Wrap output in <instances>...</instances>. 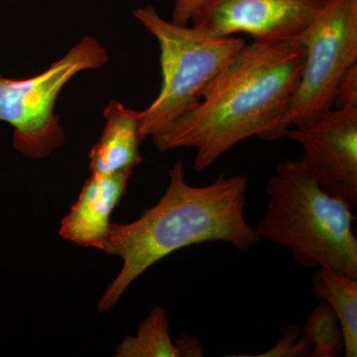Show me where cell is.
Listing matches in <instances>:
<instances>
[{
	"label": "cell",
	"instance_id": "obj_16",
	"mask_svg": "<svg viewBox=\"0 0 357 357\" xmlns=\"http://www.w3.org/2000/svg\"><path fill=\"white\" fill-rule=\"evenodd\" d=\"M213 0H175L172 11V22L189 25L192 20Z\"/></svg>",
	"mask_w": 357,
	"mask_h": 357
},
{
	"label": "cell",
	"instance_id": "obj_13",
	"mask_svg": "<svg viewBox=\"0 0 357 357\" xmlns=\"http://www.w3.org/2000/svg\"><path fill=\"white\" fill-rule=\"evenodd\" d=\"M301 337L309 347L311 357H337L344 354L340 321L332 307L323 301L310 312Z\"/></svg>",
	"mask_w": 357,
	"mask_h": 357
},
{
	"label": "cell",
	"instance_id": "obj_7",
	"mask_svg": "<svg viewBox=\"0 0 357 357\" xmlns=\"http://www.w3.org/2000/svg\"><path fill=\"white\" fill-rule=\"evenodd\" d=\"M299 143L301 161L319 187L357 208V107H333L285 136Z\"/></svg>",
	"mask_w": 357,
	"mask_h": 357
},
{
	"label": "cell",
	"instance_id": "obj_1",
	"mask_svg": "<svg viewBox=\"0 0 357 357\" xmlns=\"http://www.w3.org/2000/svg\"><path fill=\"white\" fill-rule=\"evenodd\" d=\"M304 61L298 40L246 43L201 102L153 138L155 146L195 148L194 168L202 172L241 141L265 140L297 86Z\"/></svg>",
	"mask_w": 357,
	"mask_h": 357
},
{
	"label": "cell",
	"instance_id": "obj_9",
	"mask_svg": "<svg viewBox=\"0 0 357 357\" xmlns=\"http://www.w3.org/2000/svg\"><path fill=\"white\" fill-rule=\"evenodd\" d=\"M133 169L100 175L91 174L76 204L61 222L59 234L70 243L102 249L110 229V215L123 198Z\"/></svg>",
	"mask_w": 357,
	"mask_h": 357
},
{
	"label": "cell",
	"instance_id": "obj_8",
	"mask_svg": "<svg viewBox=\"0 0 357 357\" xmlns=\"http://www.w3.org/2000/svg\"><path fill=\"white\" fill-rule=\"evenodd\" d=\"M328 0H213L192 20L213 36L248 34L255 41H297Z\"/></svg>",
	"mask_w": 357,
	"mask_h": 357
},
{
	"label": "cell",
	"instance_id": "obj_10",
	"mask_svg": "<svg viewBox=\"0 0 357 357\" xmlns=\"http://www.w3.org/2000/svg\"><path fill=\"white\" fill-rule=\"evenodd\" d=\"M105 124L100 140L89 151L91 174L107 175L133 169L142 162L140 143L141 112L110 100L103 110Z\"/></svg>",
	"mask_w": 357,
	"mask_h": 357
},
{
	"label": "cell",
	"instance_id": "obj_14",
	"mask_svg": "<svg viewBox=\"0 0 357 357\" xmlns=\"http://www.w3.org/2000/svg\"><path fill=\"white\" fill-rule=\"evenodd\" d=\"M302 328L299 326L291 325L283 328V333L278 342L268 351L251 357H309L311 351L301 337Z\"/></svg>",
	"mask_w": 357,
	"mask_h": 357
},
{
	"label": "cell",
	"instance_id": "obj_3",
	"mask_svg": "<svg viewBox=\"0 0 357 357\" xmlns=\"http://www.w3.org/2000/svg\"><path fill=\"white\" fill-rule=\"evenodd\" d=\"M260 239L290 251L307 268H328L357 279V238L352 208L324 191L301 159L285 160L267 184Z\"/></svg>",
	"mask_w": 357,
	"mask_h": 357
},
{
	"label": "cell",
	"instance_id": "obj_11",
	"mask_svg": "<svg viewBox=\"0 0 357 357\" xmlns=\"http://www.w3.org/2000/svg\"><path fill=\"white\" fill-rule=\"evenodd\" d=\"M312 291L317 299L332 307L340 321L344 356L356 357L357 279L328 268H318L312 276Z\"/></svg>",
	"mask_w": 357,
	"mask_h": 357
},
{
	"label": "cell",
	"instance_id": "obj_2",
	"mask_svg": "<svg viewBox=\"0 0 357 357\" xmlns=\"http://www.w3.org/2000/svg\"><path fill=\"white\" fill-rule=\"evenodd\" d=\"M246 175L218 176L210 185H190L182 161L169 171V185L158 203L126 225L112 223L100 250L123 264L98 302L100 312L116 306L126 289L155 263L175 251L208 243L248 250L261 239L246 222Z\"/></svg>",
	"mask_w": 357,
	"mask_h": 357
},
{
	"label": "cell",
	"instance_id": "obj_15",
	"mask_svg": "<svg viewBox=\"0 0 357 357\" xmlns=\"http://www.w3.org/2000/svg\"><path fill=\"white\" fill-rule=\"evenodd\" d=\"M335 107H357V63L340 79L335 89Z\"/></svg>",
	"mask_w": 357,
	"mask_h": 357
},
{
	"label": "cell",
	"instance_id": "obj_5",
	"mask_svg": "<svg viewBox=\"0 0 357 357\" xmlns=\"http://www.w3.org/2000/svg\"><path fill=\"white\" fill-rule=\"evenodd\" d=\"M107 49L96 37L84 36L48 69L27 79L0 74V121L13 128V147L31 159L46 158L66 141L55 112L66 84L79 73L98 70L109 62Z\"/></svg>",
	"mask_w": 357,
	"mask_h": 357
},
{
	"label": "cell",
	"instance_id": "obj_17",
	"mask_svg": "<svg viewBox=\"0 0 357 357\" xmlns=\"http://www.w3.org/2000/svg\"><path fill=\"white\" fill-rule=\"evenodd\" d=\"M178 357H202L204 356L203 344L196 337L183 335L175 342Z\"/></svg>",
	"mask_w": 357,
	"mask_h": 357
},
{
	"label": "cell",
	"instance_id": "obj_4",
	"mask_svg": "<svg viewBox=\"0 0 357 357\" xmlns=\"http://www.w3.org/2000/svg\"><path fill=\"white\" fill-rule=\"evenodd\" d=\"M132 14L160 48L161 89L153 102L141 110V136L153 139L201 102L246 42L241 37L213 36L195 26L176 24L164 20L151 6L137 7Z\"/></svg>",
	"mask_w": 357,
	"mask_h": 357
},
{
	"label": "cell",
	"instance_id": "obj_12",
	"mask_svg": "<svg viewBox=\"0 0 357 357\" xmlns=\"http://www.w3.org/2000/svg\"><path fill=\"white\" fill-rule=\"evenodd\" d=\"M117 357H178L170 335L165 310L154 307L138 328L135 337H126L116 347Z\"/></svg>",
	"mask_w": 357,
	"mask_h": 357
},
{
	"label": "cell",
	"instance_id": "obj_6",
	"mask_svg": "<svg viewBox=\"0 0 357 357\" xmlns=\"http://www.w3.org/2000/svg\"><path fill=\"white\" fill-rule=\"evenodd\" d=\"M298 41L305 49L299 82L265 140L285 138L335 107L340 79L357 63V0H328Z\"/></svg>",
	"mask_w": 357,
	"mask_h": 357
}]
</instances>
